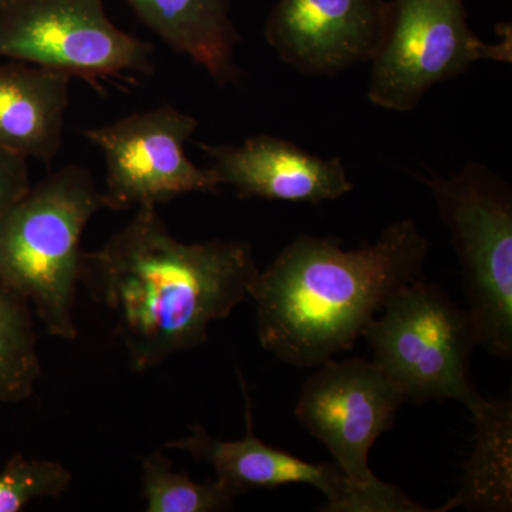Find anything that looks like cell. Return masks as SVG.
I'll return each instance as SVG.
<instances>
[{
    "label": "cell",
    "instance_id": "1",
    "mask_svg": "<svg viewBox=\"0 0 512 512\" xmlns=\"http://www.w3.org/2000/svg\"><path fill=\"white\" fill-rule=\"evenodd\" d=\"M258 274L248 242L180 241L157 207L137 208L80 262V282L113 313L137 372L204 345L212 323L249 298Z\"/></svg>",
    "mask_w": 512,
    "mask_h": 512
},
{
    "label": "cell",
    "instance_id": "2",
    "mask_svg": "<svg viewBox=\"0 0 512 512\" xmlns=\"http://www.w3.org/2000/svg\"><path fill=\"white\" fill-rule=\"evenodd\" d=\"M429 251V239L409 218L349 251L333 238L299 235L249 291L259 345L295 367L320 366L352 349L390 296L423 278Z\"/></svg>",
    "mask_w": 512,
    "mask_h": 512
},
{
    "label": "cell",
    "instance_id": "3",
    "mask_svg": "<svg viewBox=\"0 0 512 512\" xmlns=\"http://www.w3.org/2000/svg\"><path fill=\"white\" fill-rule=\"evenodd\" d=\"M104 208L92 173L69 164L47 175L0 221V286L29 303L46 332L74 340L82 238Z\"/></svg>",
    "mask_w": 512,
    "mask_h": 512
},
{
    "label": "cell",
    "instance_id": "4",
    "mask_svg": "<svg viewBox=\"0 0 512 512\" xmlns=\"http://www.w3.org/2000/svg\"><path fill=\"white\" fill-rule=\"evenodd\" d=\"M303 383L296 419L335 460L348 484L346 512H426L396 485L375 476L369 454L406 403L373 360L330 359Z\"/></svg>",
    "mask_w": 512,
    "mask_h": 512
},
{
    "label": "cell",
    "instance_id": "5",
    "mask_svg": "<svg viewBox=\"0 0 512 512\" xmlns=\"http://www.w3.org/2000/svg\"><path fill=\"white\" fill-rule=\"evenodd\" d=\"M362 336L406 402L454 400L470 410L483 399L471 377L476 326L441 286L423 278L402 286Z\"/></svg>",
    "mask_w": 512,
    "mask_h": 512
},
{
    "label": "cell",
    "instance_id": "6",
    "mask_svg": "<svg viewBox=\"0 0 512 512\" xmlns=\"http://www.w3.org/2000/svg\"><path fill=\"white\" fill-rule=\"evenodd\" d=\"M437 205L460 262L467 312L478 346L512 357V191L483 164L450 177H421Z\"/></svg>",
    "mask_w": 512,
    "mask_h": 512
},
{
    "label": "cell",
    "instance_id": "7",
    "mask_svg": "<svg viewBox=\"0 0 512 512\" xmlns=\"http://www.w3.org/2000/svg\"><path fill=\"white\" fill-rule=\"evenodd\" d=\"M487 43L468 25L463 0H389L382 40L370 60L367 99L406 113L431 87L468 72L483 60L512 62V30Z\"/></svg>",
    "mask_w": 512,
    "mask_h": 512
},
{
    "label": "cell",
    "instance_id": "8",
    "mask_svg": "<svg viewBox=\"0 0 512 512\" xmlns=\"http://www.w3.org/2000/svg\"><path fill=\"white\" fill-rule=\"evenodd\" d=\"M0 57L97 82L153 72V45L121 30L104 0H0Z\"/></svg>",
    "mask_w": 512,
    "mask_h": 512
},
{
    "label": "cell",
    "instance_id": "9",
    "mask_svg": "<svg viewBox=\"0 0 512 512\" xmlns=\"http://www.w3.org/2000/svg\"><path fill=\"white\" fill-rule=\"evenodd\" d=\"M197 128V119L164 104L84 130L106 165L104 208L137 210L191 192H218L221 183L212 168L198 167L185 150Z\"/></svg>",
    "mask_w": 512,
    "mask_h": 512
},
{
    "label": "cell",
    "instance_id": "10",
    "mask_svg": "<svg viewBox=\"0 0 512 512\" xmlns=\"http://www.w3.org/2000/svg\"><path fill=\"white\" fill-rule=\"evenodd\" d=\"M387 0H276L264 35L305 76H335L370 63L382 40Z\"/></svg>",
    "mask_w": 512,
    "mask_h": 512
},
{
    "label": "cell",
    "instance_id": "11",
    "mask_svg": "<svg viewBox=\"0 0 512 512\" xmlns=\"http://www.w3.org/2000/svg\"><path fill=\"white\" fill-rule=\"evenodd\" d=\"M221 185L241 200L318 205L355 188L340 158L308 153L284 138L259 134L238 146H202Z\"/></svg>",
    "mask_w": 512,
    "mask_h": 512
},
{
    "label": "cell",
    "instance_id": "12",
    "mask_svg": "<svg viewBox=\"0 0 512 512\" xmlns=\"http://www.w3.org/2000/svg\"><path fill=\"white\" fill-rule=\"evenodd\" d=\"M239 379L244 393L247 426V433L242 439L220 440L212 437L204 427L194 426L188 436L168 441L165 448L184 451L198 463L208 464L214 470L215 478L241 495L258 488L306 484L325 495L323 511L346 512L348 484L338 467L309 463L281 448L268 446L255 436L251 397L241 375Z\"/></svg>",
    "mask_w": 512,
    "mask_h": 512
},
{
    "label": "cell",
    "instance_id": "13",
    "mask_svg": "<svg viewBox=\"0 0 512 512\" xmlns=\"http://www.w3.org/2000/svg\"><path fill=\"white\" fill-rule=\"evenodd\" d=\"M69 74L35 64L0 66V147L49 164L62 148Z\"/></svg>",
    "mask_w": 512,
    "mask_h": 512
},
{
    "label": "cell",
    "instance_id": "14",
    "mask_svg": "<svg viewBox=\"0 0 512 512\" xmlns=\"http://www.w3.org/2000/svg\"><path fill=\"white\" fill-rule=\"evenodd\" d=\"M154 35L187 56L220 86L237 83L241 43L232 20V0H127Z\"/></svg>",
    "mask_w": 512,
    "mask_h": 512
},
{
    "label": "cell",
    "instance_id": "15",
    "mask_svg": "<svg viewBox=\"0 0 512 512\" xmlns=\"http://www.w3.org/2000/svg\"><path fill=\"white\" fill-rule=\"evenodd\" d=\"M476 426V443L460 491L436 512L511 511L512 407L483 397L468 410Z\"/></svg>",
    "mask_w": 512,
    "mask_h": 512
},
{
    "label": "cell",
    "instance_id": "16",
    "mask_svg": "<svg viewBox=\"0 0 512 512\" xmlns=\"http://www.w3.org/2000/svg\"><path fill=\"white\" fill-rule=\"evenodd\" d=\"M42 376L32 308L0 286V402L19 403L35 392Z\"/></svg>",
    "mask_w": 512,
    "mask_h": 512
},
{
    "label": "cell",
    "instance_id": "17",
    "mask_svg": "<svg viewBox=\"0 0 512 512\" xmlns=\"http://www.w3.org/2000/svg\"><path fill=\"white\" fill-rule=\"evenodd\" d=\"M141 483L148 512L228 511L241 495L218 478L207 483L191 480L183 471H175L161 450L141 460Z\"/></svg>",
    "mask_w": 512,
    "mask_h": 512
},
{
    "label": "cell",
    "instance_id": "18",
    "mask_svg": "<svg viewBox=\"0 0 512 512\" xmlns=\"http://www.w3.org/2000/svg\"><path fill=\"white\" fill-rule=\"evenodd\" d=\"M72 480L59 461L16 454L0 471V512H18L39 498H59Z\"/></svg>",
    "mask_w": 512,
    "mask_h": 512
},
{
    "label": "cell",
    "instance_id": "19",
    "mask_svg": "<svg viewBox=\"0 0 512 512\" xmlns=\"http://www.w3.org/2000/svg\"><path fill=\"white\" fill-rule=\"evenodd\" d=\"M29 188L28 158L0 147V221Z\"/></svg>",
    "mask_w": 512,
    "mask_h": 512
}]
</instances>
